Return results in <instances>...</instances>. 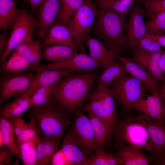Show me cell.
Segmentation results:
<instances>
[{"label": "cell", "mask_w": 165, "mask_h": 165, "mask_svg": "<svg viewBox=\"0 0 165 165\" xmlns=\"http://www.w3.org/2000/svg\"><path fill=\"white\" fill-rule=\"evenodd\" d=\"M85 43L88 50L89 55L100 64L104 70L118 59L116 55L94 37L89 35Z\"/></svg>", "instance_id": "ac0fdd59"}, {"label": "cell", "mask_w": 165, "mask_h": 165, "mask_svg": "<svg viewBox=\"0 0 165 165\" xmlns=\"http://www.w3.org/2000/svg\"><path fill=\"white\" fill-rule=\"evenodd\" d=\"M127 15L110 10H98L91 32L117 56L122 55L128 48L126 34Z\"/></svg>", "instance_id": "7a4b0ae2"}, {"label": "cell", "mask_w": 165, "mask_h": 165, "mask_svg": "<svg viewBox=\"0 0 165 165\" xmlns=\"http://www.w3.org/2000/svg\"><path fill=\"white\" fill-rule=\"evenodd\" d=\"M10 36L9 33L0 35V56L3 53L7 48Z\"/></svg>", "instance_id": "ee69618b"}, {"label": "cell", "mask_w": 165, "mask_h": 165, "mask_svg": "<svg viewBox=\"0 0 165 165\" xmlns=\"http://www.w3.org/2000/svg\"><path fill=\"white\" fill-rule=\"evenodd\" d=\"M41 137L37 146V161L35 165L51 164L52 157L57 151L61 139Z\"/></svg>", "instance_id": "d4e9b609"}, {"label": "cell", "mask_w": 165, "mask_h": 165, "mask_svg": "<svg viewBox=\"0 0 165 165\" xmlns=\"http://www.w3.org/2000/svg\"><path fill=\"white\" fill-rule=\"evenodd\" d=\"M41 138L38 134L30 140L18 144L21 153V160L24 165H36L37 146Z\"/></svg>", "instance_id": "4dcf8cb0"}, {"label": "cell", "mask_w": 165, "mask_h": 165, "mask_svg": "<svg viewBox=\"0 0 165 165\" xmlns=\"http://www.w3.org/2000/svg\"><path fill=\"white\" fill-rule=\"evenodd\" d=\"M145 117L153 145L154 161L161 160L165 157V126L155 123L146 115Z\"/></svg>", "instance_id": "7402d4cb"}, {"label": "cell", "mask_w": 165, "mask_h": 165, "mask_svg": "<svg viewBox=\"0 0 165 165\" xmlns=\"http://www.w3.org/2000/svg\"><path fill=\"white\" fill-rule=\"evenodd\" d=\"M159 65L161 70L165 73V50L163 51L162 54L159 61Z\"/></svg>", "instance_id": "bcb514c9"}, {"label": "cell", "mask_w": 165, "mask_h": 165, "mask_svg": "<svg viewBox=\"0 0 165 165\" xmlns=\"http://www.w3.org/2000/svg\"><path fill=\"white\" fill-rule=\"evenodd\" d=\"M97 12L91 1L85 0L68 24L76 46L80 52H85L84 44L90 35Z\"/></svg>", "instance_id": "52a82bcc"}, {"label": "cell", "mask_w": 165, "mask_h": 165, "mask_svg": "<svg viewBox=\"0 0 165 165\" xmlns=\"http://www.w3.org/2000/svg\"><path fill=\"white\" fill-rule=\"evenodd\" d=\"M73 114L74 119L69 130L78 145L89 157L97 148L91 123L88 116L79 109Z\"/></svg>", "instance_id": "ba28073f"}, {"label": "cell", "mask_w": 165, "mask_h": 165, "mask_svg": "<svg viewBox=\"0 0 165 165\" xmlns=\"http://www.w3.org/2000/svg\"><path fill=\"white\" fill-rule=\"evenodd\" d=\"M44 66L46 69H67L74 73H87L102 69L98 63L89 55L82 52L65 61L50 63Z\"/></svg>", "instance_id": "7c38bea8"}, {"label": "cell", "mask_w": 165, "mask_h": 165, "mask_svg": "<svg viewBox=\"0 0 165 165\" xmlns=\"http://www.w3.org/2000/svg\"><path fill=\"white\" fill-rule=\"evenodd\" d=\"M35 74L33 72L17 73H1L0 77V104L13 96L19 95L29 88Z\"/></svg>", "instance_id": "30bf717a"}, {"label": "cell", "mask_w": 165, "mask_h": 165, "mask_svg": "<svg viewBox=\"0 0 165 165\" xmlns=\"http://www.w3.org/2000/svg\"><path fill=\"white\" fill-rule=\"evenodd\" d=\"M136 46L151 52L163 51L162 47L158 42L155 35L148 32L140 40Z\"/></svg>", "instance_id": "f35d334b"}, {"label": "cell", "mask_w": 165, "mask_h": 165, "mask_svg": "<svg viewBox=\"0 0 165 165\" xmlns=\"http://www.w3.org/2000/svg\"><path fill=\"white\" fill-rule=\"evenodd\" d=\"M114 153L124 165H148L153 162V156L148 155L141 148L125 145L114 146Z\"/></svg>", "instance_id": "ffe728a7"}, {"label": "cell", "mask_w": 165, "mask_h": 165, "mask_svg": "<svg viewBox=\"0 0 165 165\" xmlns=\"http://www.w3.org/2000/svg\"><path fill=\"white\" fill-rule=\"evenodd\" d=\"M23 1L25 2H28V0H23Z\"/></svg>", "instance_id": "816d5d0a"}, {"label": "cell", "mask_w": 165, "mask_h": 165, "mask_svg": "<svg viewBox=\"0 0 165 165\" xmlns=\"http://www.w3.org/2000/svg\"><path fill=\"white\" fill-rule=\"evenodd\" d=\"M13 153L6 146L0 148V165H8L11 162Z\"/></svg>", "instance_id": "7bdbcfd3"}, {"label": "cell", "mask_w": 165, "mask_h": 165, "mask_svg": "<svg viewBox=\"0 0 165 165\" xmlns=\"http://www.w3.org/2000/svg\"><path fill=\"white\" fill-rule=\"evenodd\" d=\"M87 114L93 128L97 148L104 149L105 145L108 141V127L101 119L92 114Z\"/></svg>", "instance_id": "1f68e13d"}, {"label": "cell", "mask_w": 165, "mask_h": 165, "mask_svg": "<svg viewBox=\"0 0 165 165\" xmlns=\"http://www.w3.org/2000/svg\"><path fill=\"white\" fill-rule=\"evenodd\" d=\"M36 72L29 88L21 94L31 96L38 88L55 84L63 76L71 73L67 69H46L43 64Z\"/></svg>", "instance_id": "e0dca14e"}, {"label": "cell", "mask_w": 165, "mask_h": 165, "mask_svg": "<svg viewBox=\"0 0 165 165\" xmlns=\"http://www.w3.org/2000/svg\"><path fill=\"white\" fill-rule=\"evenodd\" d=\"M61 0H44L38 7L37 36L43 38L56 20L60 9Z\"/></svg>", "instance_id": "2e32d148"}, {"label": "cell", "mask_w": 165, "mask_h": 165, "mask_svg": "<svg viewBox=\"0 0 165 165\" xmlns=\"http://www.w3.org/2000/svg\"><path fill=\"white\" fill-rule=\"evenodd\" d=\"M43 38L42 45H63L76 46L68 25L56 20Z\"/></svg>", "instance_id": "d6986e66"}, {"label": "cell", "mask_w": 165, "mask_h": 165, "mask_svg": "<svg viewBox=\"0 0 165 165\" xmlns=\"http://www.w3.org/2000/svg\"><path fill=\"white\" fill-rule=\"evenodd\" d=\"M110 87L114 98L126 112L135 109L147 90L139 80L128 73L112 82Z\"/></svg>", "instance_id": "8992f818"}, {"label": "cell", "mask_w": 165, "mask_h": 165, "mask_svg": "<svg viewBox=\"0 0 165 165\" xmlns=\"http://www.w3.org/2000/svg\"><path fill=\"white\" fill-rule=\"evenodd\" d=\"M32 35H30L19 45L15 51L25 58L36 72L42 65L41 61L42 60L43 50L42 44L38 40H34Z\"/></svg>", "instance_id": "44dd1931"}, {"label": "cell", "mask_w": 165, "mask_h": 165, "mask_svg": "<svg viewBox=\"0 0 165 165\" xmlns=\"http://www.w3.org/2000/svg\"><path fill=\"white\" fill-rule=\"evenodd\" d=\"M51 165H72L61 149H58L53 156Z\"/></svg>", "instance_id": "60d3db41"}, {"label": "cell", "mask_w": 165, "mask_h": 165, "mask_svg": "<svg viewBox=\"0 0 165 165\" xmlns=\"http://www.w3.org/2000/svg\"><path fill=\"white\" fill-rule=\"evenodd\" d=\"M111 135L114 147L125 145L138 147L153 157V145L147 128L145 114L116 118Z\"/></svg>", "instance_id": "3957f363"}, {"label": "cell", "mask_w": 165, "mask_h": 165, "mask_svg": "<svg viewBox=\"0 0 165 165\" xmlns=\"http://www.w3.org/2000/svg\"><path fill=\"white\" fill-rule=\"evenodd\" d=\"M99 75L97 71L66 74L55 85L52 100L73 114L88 101Z\"/></svg>", "instance_id": "6da1fadb"}, {"label": "cell", "mask_w": 165, "mask_h": 165, "mask_svg": "<svg viewBox=\"0 0 165 165\" xmlns=\"http://www.w3.org/2000/svg\"><path fill=\"white\" fill-rule=\"evenodd\" d=\"M78 48L76 46L63 45L46 46L43 50L42 60L50 63L64 61L78 54Z\"/></svg>", "instance_id": "cb8c5ba5"}, {"label": "cell", "mask_w": 165, "mask_h": 165, "mask_svg": "<svg viewBox=\"0 0 165 165\" xmlns=\"http://www.w3.org/2000/svg\"><path fill=\"white\" fill-rule=\"evenodd\" d=\"M128 73L139 80L152 94L159 93L160 83L152 74L134 62L128 56H118Z\"/></svg>", "instance_id": "4fadbf2b"}, {"label": "cell", "mask_w": 165, "mask_h": 165, "mask_svg": "<svg viewBox=\"0 0 165 165\" xmlns=\"http://www.w3.org/2000/svg\"><path fill=\"white\" fill-rule=\"evenodd\" d=\"M88 165H123V161L115 154L97 148L88 158Z\"/></svg>", "instance_id": "d6a6232c"}, {"label": "cell", "mask_w": 165, "mask_h": 165, "mask_svg": "<svg viewBox=\"0 0 165 165\" xmlns=\"http://www.w3.org/2000/svg\"><path fill=\"white\" fill-rule=\"evenodd\" d=\"M38 134L39 130L36 120L34 116L30 114L29 121L27 122L19 136L16 138V141L19 144L30 140Z\"/></svg>", "instance_id": "74e56055"}, {"label": "cell", "mask_w": 165, "mask_h": 165, "mask_svg": "<svg viewBox=\"0 0 165 165\" xmlns=\"http://www.w3.org/2000/svg\"><path fill=\"white\" fill-rule=\"evenodd\" d=\"M0 129L4 135L5 146L21 160L19 146L13 126L9 119L0 117Z\"/></svg>", "instance_id": "f546056e"}, {"label": "cell", "mask_w": 165, "mask_h": 165, "mask_svg": "<svg viewBox=\"0 0 165 165\" xmlns=\"http://www.w3.org/2000/svg\"><path fill=\"white\" fill-rule=\"evenodd\" d=\"M9 119L14 129L16 138L23 129L27 122L23 119L21 116L14 117Z\"/></svg>", "instance_id": "b9f144b4"}, {"label": "cell", "mask_w": 165, "mask_h": 165, "mask_svg": "<svg viewBox=\"0 0 165 165\" xmlns=\"http://www.w3.org/2000/svg\"><path fill=\"white\" fill-rule=\"evenodd\" d=\"M32 106L31 96L21 94L6 104L0 110V117L8 119L21 116Z\"/></svg>", "instance_id": "4316f807"}, {"label": "cell", "mask_w": 165, "mask_h": 165, "mask_svg": "<svg viewBox=\"0 0 165 165\" xmlns=\"http://www.w3.org/2000/svg\"><path fill=\"white\" fill-rule=\"evenodd\" d=\"M146 115L152 121L165 126V103L159 93L152 94L143 98L135 109Z\"/></svg>", "instance_id": "9a60e30c"}, {"label": "cell", "mask_w": 165, "mask_h": 165, "mask_svg": "<svg viewBox=\"0 0 165 165\" xmlns=\"http://www.w3.org/2000/svg\"><path fill=\"white\" fill-rule=\"evenodd\" d=\"M144 6L145 15L151 18L158 13L165 12V0H141Z\"/></svg>", "instance_id": "ab89813d"}, {"label": "cell", "mask_w": 165, "mask_h": 165, "mask_svg": "<svg viewBox=\"0 0 165 165\" xmlns=\"http://www.w3.org/2000/svg\"><path fill=\"white\" fill-rule=\"evenodd\" d=\"M163 82H164L165 83V80Z\"/></svg>", "instance_id": "f5cc1de1"}, {"label": "cell", "mask_w": 165, "mask_h": 165, "mask_svg": "<svg viewBox=\"0 0 165 165\" xmlns=\"http://www.w3.org/2000/svg\"><path fill=\"white\" fill-rule=\"evenodd\" d=\"M56 84L41 87L35 90L31 96V106L43 105L52 100L53 89Z\"/></svg>", "instance_id": "8d00e7d4"}, {"label": "cell", "mask_w": 165, "mask_h": 165, "mask_svg": "<svg viewBox=\"0 0 165 165\" xmlns=\"http://www.w3.org/2000/svg\"><path fill=\"white\" fill-rule=\"evenodd\" d=\"M61 149L72 165H88L89 157L78 145L69 129L63 138Z\"/></svg>", "instance_id": "603a6c76"}, {"label": "cell", "mask_w": 165, "mask_h": 165, "mask_svg": "<svg viewBox=\"0 0 165 165\" xmlns=\"http://www.w3.org/2000/svg\"><path fill=\"white\" fill-rule=\"evenodd\" d=\"M34 71L29 61L15 50L9 58L0 65L1 73H17Z\"/></svg>", "instance_id": "83f0119b"}, {"label": "cell", "mask_w": 165, "mask_h": 165, "mask_svg": "<svg viewBox=\"0 0 165 165\" xmlns=\"http://www.w3.org/2000/svg\"><path fill=\"white\" fill-rule=\"evenodd\" d=\"M147 32L155 35L165 33V12L158 13L145 22Z\"/></svg>", "instance_id": "d590c367"}, {"label": "cell", "mask_w": 165, "mask_h": 165, "mask_svg": "<svg viewBox=\"0 0 165 165\" xmlns=\"http://www.w3.org/2000/svg\"><path fill=\"white\" fill-rule=\"evenodd\" d=\"M89 0V1H92V0Z\"/></svg>", "instance_id": "db71d44e"}, {"label": "cell", "mask_w": 165, "mask_h": 165, "mask_svg": "<svg viewBox=\"0 0 165 165\" xmlns=\"http://www.w3.org/2000/svg\"><path fill=\"white\" fill-rule=\"evenodd\" d=\"M85 0H61L60 11L56 20L68 24Z\"/></svg>", "instance_id": "836d02e7"}, {"label": "cell", "mask_w": 165, "mask_h": 165, "mask_svg": "<svg viewBox=\"0 0 165 165\" xmlns=\"http://www.w3.org/2000/svg\"><path fill=\"white\" fill-rule=\"evenodd\" d=\"M164 102H165V100H164Z\"/></svg>", "instance_id": "11a10c76"}, {"label": "cell", "mask_w": 165, "mask_h": 165, "mask_svg": "<svg viewBox=\"0 0 165 165\" xmlns=\"http://www.w3.org/2000/svg\"><path fill=\"white\" fill-rule=\"evenodd\" d=\"M153 164L156 165H165V157L161 160L153 161Z\"/></svg>", "instance_id": "f907efd6"}, {"label": "cell", "mask_w": 165, "mask_h": 165, "mask_svg": "<svg viewBox=\"0 0 165 165\" xmlns=\"http://www.w3.org/2000/svg\"><path fill=\"white\" fill-rule=\"evenodd\" d=\"M15 0H0V30L12 28L20 15Z\"/></svg>", "instance_id": "484cf974"}, {"label": "cell", "mask_w": 165, "mask_h": 165, "mask_svg": "<svg viewBox=\"0 0 165 165\" xmlns=\"http://www.w3.org/2000/svg\"><path fill=\"white\" fill-rule=\"evenodd\" d=\"M132 60L152 74L160 83L165 80V73L161 69L159 61L163 51L151 52L136 46L132 50Z\"/></svg>", "instance_id": "5bb4252c"}, {"label": "cell", "mask_w": 165, "mask_h": 165, "mask_svg": "<svg viewBox=\"0 0 165 165\" xmlns=\"http://www.w3.org/2000/svg\"><path fill=\"white\" fill-rule=\"evenodd\" d=\"M113 95L109 86H100L92 91L88 102L82 110L92 114L102 120L108 130L109 139L106 146L109 149L112 144L111 130L116 119L117 109Z\"/></svg>", "instance_id": "5b68a950"}, {"label": "cell", "mask_w": 165, "mask_h": 165, "mask_svg": "<svg viewBox=\"0 0 165 165\" xmlns=\"http://www.w3.org/2000/svg\"><path fill=\"white\" fill-rule=\"evenodd\" d=\"M44 0H28L30 9L32 12L38 8Z\"/></svg>", "instance_id": "f6af8a7d"}, {"label": "cell", "mask_w": 165, "mask_h": 165, "mask_svg": "<svg viewBox=\"0 0 165 165\" xmlns=\"http://www.w3.org/2000/svg\"><path fill=\"white\" fill-rule=\"evenodd\" d=\"M5 146V139L3 133L0 129V148Z\"/></svg>", "instance_id": "681fc988"}, {"label": "cell", "mask_w": 165, "mask_h": 165, "mask_svg": "<svg viewBox=\"0 0 165 165\" xmlns=\"http://www.w3.org/2000/svg\"><path fill=\"white\" fill-rule=\"evenodd\" d=\"M97 5L101 9L112 10L128 15L134 0H96Z\"/></svg>", "instance_id": "e575fe53"}, {"label": "cell", "mask_w": 165, "mask_h": 165, "mask_svg": "<svg viewBox=\"0 0 165 165\" xmlns=\"http://www.w3.org/2000/svg\"><path fill=\"white\" fill-rule=\"evenodd\" d=\"M155 35L160 45L162 47H165V35Z\"/></svg>", "instance_id": "7dc6e473"}, {"label": "cell", "mask_w": 165, "mask_h": 165, "mask_svg": "<svg viewBox=\"0 0 165 165\" xmlns=\"http://www.w3.org/2000/svg\"><path fill=\"white\" fill-rule=\"evenodd\" d=\"M30 112L36 120L39 135L44 137L61 139L72 123L70 112L53 100L43 105L32 106Z\"/></svg>", "instance_id": "277c9868"}, {"label": "cell", "mask_w": 165, "mask_h": 165, "mask_svg": "<svg viewBox=\"0 0 165 165\" xmlns=\"http://www.w3.org/2000/svg\"><path fill=\"white\" fill-rule=\"evenodd\" d=\"M128 15L126 28L127 46L132 50L147 32L144 20L145 12L141 6L134 3Z\"/></svg>", "instance_id": "8fae6325"}, {"label": "cell", "mask_w": 165, "mask_h": 165, "mask_svg": "<svg viewBox=\"0 0 165 165\" xmlns=\"http://www.w3.org/2000/svg\"><path fill=\"white\" fill-rule=\"evenodd\" d=\"M38 21L24 7L21 10L20 16L13 27L8 46L0 56V65L8 59L11 53L24 41L37 28Z\"/></svg>", "instance_id": "9c48e42d"}, {"label": "cell", "mask_w": 165, "mask_h": 165, "mask_svg": "<svg viewBox=\"0 0 165 165\" xmlns=\"http://www.w3.org/2000/svg\"><path fill=\"white\" fill-rule=\"evenodd\" d=\"M127 73L124 65L117 59L99 75L95 82V87L100 86L110 87L112 82Z\"/></svg>", "instance_id": "f1b7e54d"}, {"label": "cell", "mask_w": 165, "mask_h": 165, "mask_svg": "<svg viewBox=\"0 0 165 165\" xmlns=\"http://www.w3.org/2000/svg\"><path fill=\"white\" fill-rule=\"evenodd\" d=\"M159 93L163 99L165 100V83L163 82L161 84Z\"/></svg>", "instance_id": "c3c4849f"}]
</instances>
